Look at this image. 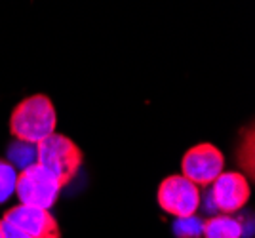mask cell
<instances>
[{"label": "cell", "instance_id": "8fae6325", "mask_svg": "<svg viewBox=\"0 0 255 238\" xmlns=\"http://www.w3.org/2000/svg\"><path fill=\"white\" fill-rule=\"evenodd\" d=\"M15 181H17V170L8 160L0 158V204L6 202L15 193Z\"/></svg>", "mask_w": 255, "mask_h": 238}, {"label": "cell", "instance_id": "277c9868", "mask_svg": "<svg viewBox=\"0 0 255 238\" xmlns=\"http://www.w3.org/2000/svg\"><path fill=\"white\" fill-rule=\"evenodd\" d=\"M225 170V156L212 143L194 145L181 158V175L196 187L212 185Z\"/></svg>", "mask_w": 255, "mask_h": 238}, {"label": "cell", "instance_id": "3957f363", "mask_svg": "<svg viewBox=\"0 0 255 238\" xmlns=\"http://www.w3.org/2000/svg\"><path fill=\"white\" fill-rule=\"evenodd\" d=\"M59 193H61V185L57 177L38 162L17 172L13 195H17L19 204L50 210L57 202Z\"/></svg>", "mask_w": 255, "mask_h": 238}, {"label": "cell", "instance_id": "9c48e42d", "mask_svg": "<svg viewBox=\"0 0 255 238\" xmlns=\"http://www.w3.org/2000/svg\"><path fill=\"white\" fill-rule=\"evenodd\" d=\"M8 162L19 172L36 164V145L19 139L11 141L8 145Z\"/></svg>", "mask_w": 255, "mask_h": 238}, {"label": "cell", "instance_id": "30bf717a", "mask_svg": "<svg viewBox=\"0 0 255 238\" xmlns=\"http://www.w3.org/2000/svg\"><path fill=\"white\" fill-rule=\"evenodd\" d=\"M204 221L196 216L177 217L173 223V235L177 238H202Z\"/></svg>", "mask_w": 255, "mask_h": 238}, {"label": "cell", "instance_id": "8992f818", "mask_svg": "<svg viewBox=\"0 0 255 238\" xmlns=\"http://www.w3.org/2000/svg\"><path fill=\"white\" fill-rule=\"evenodd\" d=\"M250 195L252 191L246 175L238 172H223L213 181L212 191L208 193V206L231 216L248 204Z\"/></svg>", "mask_w": 255, "mask_h": 238}, {"label": "cell", "instance_id": "7a4b0ae2", "mask_svg": "<svg viewBox=\"0 0 255 238\" xmlns=\"http://www.w3.org/2000/svg\"><path fill=\"white\" fill-rule=\"evenodd\" d=\"M82 151L63 133H52L36 145V162L52 172L61 187L71 183L82 166Z\"/></svg>", "mask_w": 255, "mask_h": 238}, {"label": "cell", "instance_id": "7c38bea8", "mask_svg": "<svg viewBox=\"0 0 255 238\" xmlns=\"http://www.w3.org/2000/svg\"><path fill=\"white\" fill-rule=\"evenodd\" d=\"M0 237L2 238H29V237H25L23 233H19L13 225H10L8 221H4V219H0Z\"/></svg>", "mask_w": 255, "mask_h": 238}, {"label": "cell", "instance_id": "5b68a950", "mask_svg": "<svg viewBox=\"0 0 255 238\" xmlns=\"http://www.w3.org/2000/svg\"><path fill=\"white\" fill-rule=\"evenodd\" d=\"M158 204L160 208L173 217L196 216L202 204V195L198 187L183 175H170L158 187Z\"/></svg>", "mask_w": 255, "mask_h": 238}, {"label": "cell", "instance_id": "4fadbf2b", "mask_svg": "<svg viewBox=\"0 0 255 238\" xmlns=\"http://www.w3.org/2000/svg\"><path fill=\"white\" fill-rule=\"evenodd\" d=\"M0 238H2V237H0Z\"/></svg>", "mask_w": 255, "mask_h": 238}, {"label": "cell", "instance_id": "6da1fadb", "mask_svg": "<svg viewBox=\"0 0 255 238\" xmlns=\"http://www.w3.org/2000/svg\"><path fill=\"white\" fill-rule=\"evenodd\" d=\"M57 115L52 99L44 94L25 98L11 111L10 131L15 139L38 145L40 141L55 133Z\"/></svg>", "mask_w": 255, "mask_h": 238}, {"label": "cell", "instance_id": "ba28073f", "mask_svg": "<svg viewBox=\"0 0 255 238\" xmlns=\"http://www.w3.org/2000/svg\"><path fill=\"white\" fill-rule=\"evenodd\" d=\"M242 235H244V227L233 216L221 214L204 221V238H242Z\"/></svg>", "mask_w": 255, "mask_h": 238}, {"label": "cell", "instance_id": "52a82bcc", "mask_svg": "<svg viewBox=\"0 0 255 238\" xmlns=\"http://www.w3.org/2000/svg\"><path fill=\"white\" fill-rule=\"evenodd\" d=\"M2 219L29 238H61L59 223L50 210L17 204L10 208Z\"/></svg>", "mask_w": 255, "mask_h": 238}]
</instances>
